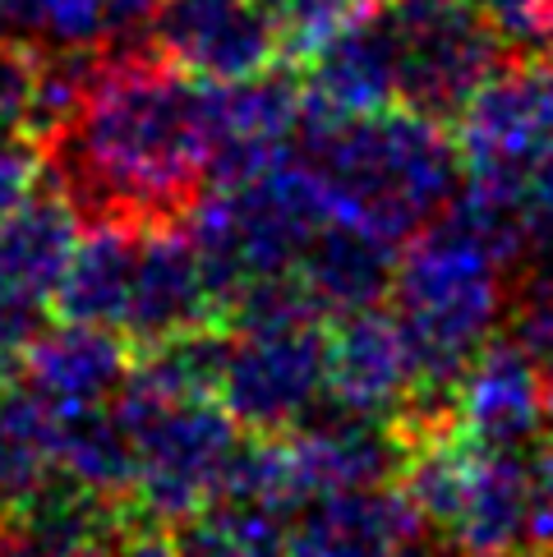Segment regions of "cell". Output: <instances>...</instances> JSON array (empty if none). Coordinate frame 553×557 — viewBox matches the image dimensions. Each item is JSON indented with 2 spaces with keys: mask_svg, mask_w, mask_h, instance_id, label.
Returning a JSON list of instances; mask_svg holds the SVG:
<instances>
[{
  "mask_svg": "<svg viewBox=\"0 0 553 557\" xmlns=\"http://www.w3.org/2000/svg\"><path fill=\"white\" fill-rule=\"evenodd\" d=\"M37 152L84 231L185 226L212 189L208 78L157 47L111 51Z\"/></svg>",
  "mask_w": 553,
  "mask_h": 557,
  "instance_id": "obj_1",
  "label": "cell"
},
{
  "mask_svg": "<svg viewBox=\"0 0 553 557\" xmlns=\"http://www.w3.org/2000/svg\"><path fill=\"white\" fill-rule=\"evenodd\" d=\"M295 162L319 185L328 216L406 245L462 189V152L443 121L410 107L319 111L305 102Z\"/></svg>",
  "mask_w": 553,
  "mask_h": 557,
  "instance_id": "obj_2",
  "label": "cell"
},
{
  "mask_svg": "<svg viewBox=\"0 0 553 557\" xmlns=\"http://www.w3.org/2000/svg\"><path fill=\"white\" fill-rule=\"evenodd\" d=\"M507 263L457 222H429L397 253L388 309L406 327L429 401L447 410L462 369L499 336L507 313Z\"/></svg>",
  "mask_w": 553,
  "mask_h": 557,
  "instance_id": "obj_3",
  "label": "cell"
},
{
  "mask_svg": "<svg viewBox=\"0 0 553 557\" xmlns=\"http://www.w3.org/2000/svg\"><path fill=\"white\" fill-rule=\"evenodd\" d=\"M115 406L134 429V511L152 521H185L217 497H226L249 437L222 396L171 392L144 369H130Z\"/></svg>",
  "mask_w": 553,
  "mask_h": 557,
  "instance_id": "obj_4",
  "label": "cell"
},
{
  "mask_svg": "<svg viewBox=\"0 0 553 557\" xmlns=\"http://www.w3.org/2000/svg\"><path fill=\"white\" fill-rule=\"evenodd\" d=\"M397 488L457 553H503L530 534V451H493L447 420L410 429Z\"/></svg>",
  "mask_w": 553,
  "mask_h": 557,
  "instance_id": "obj_5",
  "label": "cell"
},
{
  "mask_svg": "<svg viewBox=\"0 0 553 557\" xmlns=\"http://www.w3.org/2000/svg\"><path fill=\"white\" fill-rule=\"evenodd\" d=\"M323 222L328 203L319 185L309 181V171L295 162V152L249 181L212 185L189 212L185 231L212 276L222 318L245 286L291 276Z\"/></svg>",
  "mask_w": 553,
  "mask_h": 557,
  "instance_id": "obj_6",
  "label": "cell"
},
{
  "mask_svg": "<svg viewBox=\"0 0 553 557\" xmlns=\"http://www.w3.org/2000/svg\"><path fill=\"white\" fill-rule=\"evenodd\" d=\"M217 396L254 437L300 429L328 401V318L286 313L226 323Z\"/></svg>",
  "mask_w": 553,
  "mask_h": 557,
  "instance_id": "obj_7",
  "label": "cell"
},
{
  "mask_svg": "<svg viewBox=\"0 0 553 557\" xmlns=\"http://www.w3.org/2000/svg\"><path fill=\"white\" fill-rule=\"evenodd\" d=\"M457 121L462 181L489 194H530L553 148V65L549 55H507L466 97Z\"/></svg>",
  "mask_w": 553,
  "mask_h": 557,
  "instance_id": "obj_8",
  "label": "cell"
},
{
  "mask_svg": "<svg viewBox=\"0 0 553 557\" xmlns=\"http://www.w3.org/2000/svg\"><path fill=\"white\" fill-rule=\"evenodd\" d=\"M328 401L369 414V420L397 424L402 437L410 429L447 420L425 392L420 360L397 313L383 305L332 318L328 327Z\"/></svg>",
  "mask_w": 553,
  "mask_h": 557,
  "instance_id": "obj_9",
  "label": "cell"
},
{
  "mask_svg": "<svg viewBox=\"0 0 553 557\" xmlns=\"http://www.w3.org/2000/svg\"><path fill=\"white\" fill-rule=\"evenodd\" d=\"M84 222L56 185L33 194L0 222V346L24 355V346L51 323L56 290L78 249Z\"/></svg>",
  "mask_w": 553,
  "mask_h": 557,
  "instance_id": "obj_10",
  "label": "cell"
},
{
  "mask_svg": "<svg viewBox=\"0 0 553 557\" xmlns=\"http://www.w3.org/2000/svg\"><path fill=\"white\" fill-rule=\"evenodd\" d=\"M447 424L493 451H536L553 433V377L517 336H493L452 383Z\"/></svg>",
  "mask_w": 553,
  "mask_h": 557,
  "instance_id": "obj_11",
  "label": "cell"
},
{
  "mask_svg": "<svg viewBox=\"0 0 553 557\" xmlns=\"http://www.w3.org/2000/svg\"><path fill=\"white\" fill-rule=\"evenodd\" d=\"M152 47L194 78H249L286 55L276 0H162Z\"/></svg>",
  "mask_w": 553,
  "mask_h": 557,
  "instance_id": "obj_12",
  "label": "cell"
},
{
  "mask_svg": "<svg viewBox=\"0 0 553 557\" xmlns=\"http://www.w3.org/2000/svg\"><path fill=\"white\" fill-rule=\"evenodd\" d=\"M305 121V88L286 70H259L249 78H208V134H212V185L249 181L295 152Z\"/></svg>",
  "mask_w": 553,
  "mask_h": 557,
  "instance_id": "obj_13",
  "label": "cell"
},
{
  "mask_svg": "<svg viewBox=\"0 0 553 557\" xmlns=\"http://www.w3.org/2000/svg\"><path fill=\"white\" fill-rule=\"evenodd\" d=\"M433 544L397 480L314 497L286 530V557H429Z\"/></svg>",
  "mask_w": 553,
  "mask_h": 557,
  "instance_id": "obj_14",
  "label": "cell"
},
{
  "mask_svg": "<svg viewBox=\"0 0 553 557\" xmlns=\"http://www.w3.org/2000/svg\"><path fill=\"white\" fill-rule=\"evenodd\" d=\"M130 342L97 323H47L19 355V383L56 414L107 406L130 377Z\"/></svg>",
  "mask_w": 553,
  "mask_h": 557,
  "instance_id": "obj_15",
  "label": "cell"
},
{
  "mask_svg": "<svg viewBox=\"0 0 553 557\" xmlns=\"http://www.w3.org/2000/svg\"><path fill=\"white\" fill-rule=\"evenodd\" d=\"M305 102L319 111H383L397 107V47L388 10L373 5L332 28L305 55Z\"/></svg>",
  "mask_w": 553,
  "mask_h": 557,
  "instance_id": "obj_16",
  "label": "cell"
},
{
  "mask_svg": "<svg viewBox=\"0 0 553 557\" xmlns=\"http://www.w3.org/2000/svg\"><path fill=\"white\" fill-rule=\"evenodd\" d=\"M392 268H397V245L392 240L328 216L305 245L300 263H295V282L305 286L309 305L323 318H342L355 309L383 305Z\"/></svg>",
  "mask_w": 553,
  "mask_h": 557,
  "instance_id": "obj_17",
  "label": "cell"
},
{
  "mask_svg": "<svg viewBox=\"0 0 553 557\" xmlns=\"http://www.w3.org/2000/svg\"><path fill=\"white\" fill-rule=\"evenodd\" d=\"M56 470V410L14 377L0 392V516L24 507Z\"/></svg>",
  "mask_w": 553,
  "mask_h": 557,
  "instance_id": "obj_18",
  "label": "cell"
},
{
  "mask_svg": "<svg viewBox=\"0 0 553 557\" xmlns=\"http://www.w3.org/2000/svg\"><path fill=\"white\" fill-rule=\"evenodd\" d=\"M291 516L254 497H217L175 521L181 557H286Z\"/></svg>",
  "mask_w": 553,
  "mask_h": 557,
  "instance_id": "obj_19",
  "label": "cell"
},
{
  "mask_svg": "<svg viewBox=\"0 0 553 557\" xmlns=\"http://www.w3.org/2000/svg\"><path fill=\"white\" fill-rule=\"evenodd\" d=\"M37 125V47L0 37V138H33Z\"/></svg>",
  "mask_w": 553,
  "mask_h": 557,
  "instance_id": "obj_20",
  "label": "cell"
},
{
  "mask_svg": "<svg viewBox=\"0 0 553 557\" xmlns=\"http://www.w3.org/2000/svg\"><path fill=\"white\" fill-rule=\"evenodd\" d=\"M383 0H276V14H282V37H286V55H300L323 42L332 28L351 24L355 14H365Z\"/></svg>",
  "mask_w": 553,
  "mask_h": 557,
  "instance_id": "obj_21",
  "label": "cell"
},
{
  "mask_svg": "<svg viewBox=\"0 0 553 557\" xmlns=\"http://www.w3.org/2000/svg\"><path fill=\"white\" fill-rule=\"evenodd\" d=\"M512 336L553 377V272H526L521 295L512 300Z\"/></svg>",
  "mask_w": 553,
  "mask_h": 557,
  "instance_id": "obj_22",
  "label": "cell"
},
{
  "mask_svg": "<svg viewBox=\"0 0 553 557\" xmlns=\"http://www.w3.org/2000/svg\"><path fill=\"white\" fill-rule=\"evenodd\" d=\"M512 55H540L553 37V0H480Z\"/></svg>",
  "mask_w": 553,
  "mask_h": 557,
  "instance_id": "obj_23",
  "label": "cell"
},
{
  "mask_svg": "<svg viewBox=\"0 0 553 557\" xmlns=\"http://www.w3.org/2000/svg\"><path fill=\"white\" fill-rule=\"evenodd\" d=\"M42 171V152L28 138H0V222L24 203Z\"/></svg>",
  "mask_w": 553,
  "mask_h": 557,
  "instance_id": "obj_24",
  "label": "cell"
},
{
  "mask_svg": "<svg viewBox=\"0 0 553 557\" xmlns=\"http://www.w3.org/2000/svg\"><path fill=\"white\" fill-rule=\"evenodd\" d=\"M111 557H181V548H175V534H171V530L130 525V530L121 534V544L111 548Z\"/></svg>",
  "mask_w": 553,
  "mask_h": 557,
  "instance_id": "obj_25",
  "label": "cell"
},
{
  "mask_svg": "<svg viewBox=\"0 0 553 557\" xmlns=\"http://www.w3.org/2000/svg\"><path fill=\"white\" fill-rule=\"evenodd\" d=\"M14 373H19V355L0 346V392H5V387L14 383Z\"/></svg>",
  "mask_w": 553,
  "mask_h": 557,
  "instance_id": "obj_26",
  "label": "cell"
},
{
  "mask_svg": "<svg viewBox=\"0 0 553 557\" xmlns=\"http://www.w3.org/2000/svg\"><path fill=\"white\" fill-rule=\"evenodd\" d=\"M536 189L553 194V148L544 152V162H540V171H536Z\"/></svg>",
  "mask_w": 553,
  "mask_h": 557,
  "instance_id": "obj_27",
  "label": "cell"
},
{
  "mask_svg": "<svg viewBox=\"0 0 553 557\" xmlns=\"http://www.w3.org/2000/svg\"><path fill=\"white\" fill-rule=\"evenodd\" d=\"M462 557H540V553H517V548H503V553H462Z\"/></svg>",
  "mask_w": 553,
  "mask_h": 557,
  "instance_id": "obj_28",
  "label": "cell"
},
{
  "mask_svg": "<svg viewBox=\"0 0 553 557\" xmlns=\"http://www.w3.org/2000/svg\"><path fill=\"white\" fill-rule=\"evenodd\" d=\"M540 55H549V65H553V37H549V47H544V51H540Z\"/></svg>",
  "mask_w": 553,
  "mask_h": 557,
  "instance_id": "obj_29",
  "label": "cell"
}]
</instances>
